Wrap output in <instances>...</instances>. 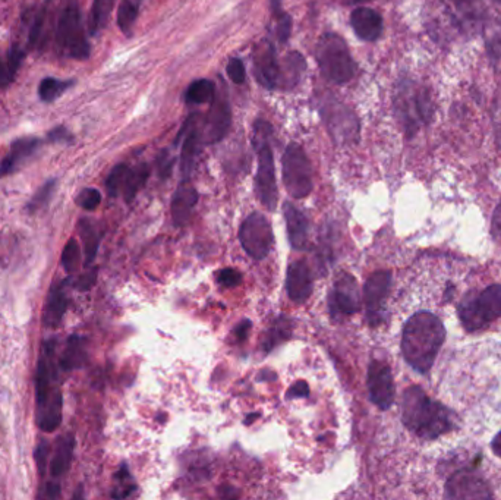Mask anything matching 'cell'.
<instances>
[{
    "label": "cell",
    "instance_id": "obj_1",
    "mask_svg": "<svg viewBox=\"0 0 501 500\" xmlns=\"http://www.w3.org/2000/svg\"><path fill=\"white\" fill-rule=\"evenodd\" d=\"M446 329L440 318L429 311L414 314L402 335V354L415 371L426 374L444 344Z\"/></svg>",
    "mask_w": 501,
    "mask_h": 500
},
{
    "label": "cell",
    "instance_id": "obj_2",
    "mask_svg": "<svg viewBox=\"0 0 501 500\" xmlns=\"http://www.w3.org/2000/svg\"><path fill=\"white\" fill-rule=\"evenodd\" d=\"M402 421L422 440H436L454 428V414L432 401L419 386H411L402 398Z\"/></svg>",
    "mask_w": 501,
    "mask_h": 500
},
{
    "label": "cell",
    "instance_id": "obj_3",
    "mask_svg": "<svg viewBox=\"0 0 501 500\" xmlns=\"http://www.w3.org/2000/svg\"><path fill=\"white\" fill-rule=\"evenodd\" d=\"M459 317L468 332H476L501 317V285H491L483 292H470L461 301Z\"/></svg>",
    "mask_w": 501,
    "mask_h": 500
},
{
    "label": "cell",
    "instance_id": "obj_4",
    "mask_svg": "<svg viewBox=\"0 0 501 500\" xmlns=\"http://www.w3.org/2000/svg\"><path fill=\"white\" fill-rule=\"evenodd\" d=\"M316 60L323 75L336 84H345L355 75V63L343 38L326 34L316 49Z\"/></svg>",
    "mask_w": 501,
    "mask_h": 500
},
{
    "label": "cell",
    "instance_id": "obj_5",
    "mask_svg": "<svg viewBox=\"0 0 501 500\" xmlns=\"http://www.w3.org/2000/svg\"><path fill=\"white\" fill-rule=\"evenodd\" d=\"M57 44L66 56L78 60H85L89 58V43L87 40L81 11L75 4L67 5L57 26Z\"/></svg>",
    "mask_w": 501,
    "mask_h": 500
},
{
    "label": "cell",
    "instance_id": "obj_6",
    "mask_svg": "<svg viewBox=\"0 0 501 500\" xmlns=\"http://www.w3.org/2000/svg\"><path fill=\"white\" fill-rule=\"evenodd\" d=\"M283 182L293 198H305L312 191L311 163L302 147L290 144L283 154Z\"/></svg>",
    "mask_w": 501,
    "mask_h": 500
},
{
    "label": "cell",
    "instance_id": "obj_7",
    "mask_svg": "<svg viewBox=\"0 0 501 500\" xmlns=\"http://www.w3.org/2000/svg\"><path fill=\"white\" fill-rule=\"evenodd\" d=\"M396 107L407 132H417L422 122L432 118V102L425 89H414L411 85H403L397 94Z\"/></svg>",
    "mask_w": 501,
    "mask_h": 500
},
{
    "label": "cell",
    "instance_id": "obj_8",
    "mask_svg": "<svg viewBox=\"0 0 501 500\" xmlns=\"http://www.w3.org/2000/svg\"><path fill=\"white\" fill-rule=\"evenodd\" d=\"M239 241L249 257L255 260L265 259L275 242V235L267 217L257 212L249 214L241 226Z\"/></svg>",
    "mask_w": 501,
    "mask_h": 500
},
{
    "label": "cell",
    "instance_id": "obj_9",
    "mask_svg": "<svg viewBox=\"0 0 501 500\" xmlns=\"http://www.w3.org/2000/svg\"><path fill=\"white\" fill-rule=\"evenodd\" d=\"M255 190H257L258 200L263 206L270 212L275 210L277 204L276 170H275V161H272L271 148L267 144H264L260 148Z\"/></svg>",
    "mask_w": 501,
    "mask_h": 500
},
{
    "label": "cell",
    "instance_id": "obj_10",
    "mask_svg": "<svg viewBox=\"0 0 501 500\" xmlns=\"http://www.w3.org/2000/svg\"><path fill=\"white\" fill-rule=\"evenodd\" d=\"M370 399L380 409H389L395 402V383L390 367L382 361H371L368 369Z\"/></svg>",
    "mask_w": 501,
    "mask_h": 500
},
{
    "label": "cell",
    "instance_id": "obj_11",
    "mask_svg": "<svg viewBox=\"0 0 501 500\" xmlns=\"http://www.w3.org/2000/svg\"><path fill=\"white\" fill-rule=\"evenodd\" d=\"M446 496L448 499H491L492 493L480 475L470 469L454 472L447 484Z\"/></svg>",
    "mask_w": 501,
    "mask_h": 500
},
{
    "label": "cell",
    "instance_id": "obj_12",
    "mask_svg": "<svg viewBox=\"0 0 501 500\" xmlns=\"http://www.w3.org/2000/svg\"><path fill=\"white\" fill-rule=\"evenodd\" d=\"M392 283V273L387 270H380L373 273L363 286V301H365L368 320L377 325L381 320V312L384 308V301L389 295Z\"/></svg>",
    "mask_w": 501,
    "mask_h": 500
},
{
    "label": "cell",
    "instance_id": "obj_13",
    "mask_svg": "<svg viewBox=\"0 0 501 500\" xmlns=\"http://www.w3.org/2000/svg\"><path fill=\"white\" fill-rule=\"evenodd\" d=\"M330 308L334 314L352 315L359 310L358 283L352 275H341L331 290Z\"/></svg>",
    "mask_w": 501,
    "mask_h": 500
},
{
    "label": "cell",
    "instance_id": "obj_14",
    "mask_svg": "<svg viewBox=\"0 0 501 500\" xmlns=\"http://www.w3.org/2000/svg\"><path fill=\"white\" fill-rule=\"evenodd\" d=\"M231 126V106L226 97H219L213 102L211 109L204 124L202 138L206 143H217L224 138Z\"/></svg>",
    "mask_w": 501,
    "mask_h": 500
},
{
    "label": "cell",
    "instance_id": "obj_15",
    "mask_svg": "<svg viewBox=\"0 0 501 500\" xmlns=\"http://www.w3.org/2000/svg\"><path fill=\"white\" fill-rule=\"evenodd\" d=\"M327 121V126L333 136L340 140H355L359 132L358 119L353 115V112L346 106L341 104H330L324 113Z\"/></svg>",
    "mask_w": 501,
    "mask_h": 500
},
{
    "label": "cell",
    "instance_id": "obj_16",
    "mask_svg": "<svg viewBox=\"0 0 501 500\" xmlns=\"http://www.w3.org/2000/svg\"><path fill=\"white\" fill-rule=\"evenodd\" d=\"M254 71L258 82L267 88H275L280 81V66L276 52L268 41H263L254 53Z\"/></svg>",
    "mask_w": 501,
    "mask_h": 500
},
{
    "label": "cell",
    "instance_id": "obj_17",
    "mask_svg": "<svg viewBox=\"0 0 501 500\" xmlns=\"http://www.w3.org/2000/svg\"><path fill=\"white\" fill-rule=\"evenodd\" d=\"M40 144L41 140L34 138V136H26V138L13 141L8 154L0 162V179L18 170L37 151Z\"/></svg>",
    "mask_w": 501,
    "mask_h": 500
},
{
    "label": "cell",
    "instance_id": "obj_18",
    "mask_svg": "<svg viewBox=\"0 0 501 500\" xmlns=\"http://www.w3.org/2000/svg\"><path fill=\"white\" fill-rule=\"evenodd\" d=\"M286 289L289 298L294 303H304L309 298L312 292V278L307 261H294L287 268Z\"/></svg>",
    "mask_w": 501,
    "mask_h": 500
},
{
    "label": "cell",
    "instance_id": "obj_19",
    "mask_svg": "<svg viewBox=\"0 0 501 500\" xmlns=\"http://www.w3.org/2000/svg\"><path fill=\"white\" fill-rule=\"evenodd\" d=\"M351 24L359 38L365 41L377 40L382 33V18L370 8H358L351 15Z\"/></svg>",
    "mask_w": 501,
    "mask_h": 500
},
{
    "label": "cell",
    "instance_id": "obj_20",
    "mask_svg": "<svg viewBox=\"0 0 501 500\" xmlns=\"http://www.w3.org/2000/svg\"><path fill=\"white\" fill-rule=\"evenodd\" d=\"M198 201V192L187 182L182 184L172 200V217L176 226H185L192 214V210Z\"/></svg>",
    "mask_w": 501,
    "mask_h": 500
},
{
    "label": "cell",
    "instance_id": "obj_21",
    "mask_svg": "<svg viewBox=\"0 0 501 500\" xmlns=\"http://www.w3.org/2000/svg\"><path fill=\"white\" fill-rule=\"evenodd\" d=\"M285 217H286V226H287V237L292 246L296 249L307 248L308 232H309V224L307 217L289 202L285 206Z\"/></svg>",
    "mask_w": 501,
    "mask_h": 500
},
{
    "label": "cell",
    "instance_id": "obj_22",
    "mask_svg": "<svg viewBox=\"0 0 501 500\" xmlns=\"http://www.w3.org/2000/svg\"><path fill=\"white\" fill-rule=\"evenodd\" d=\"M197 121L195 118H189V121L185 124L184 129H182V135H185V143L182 147V162H180V169L184 173L185 180L189 178L192 168H194V161L195 156L198 153V146H199V132L195 126Z\"/></svg>",
    "mask_w": 501,
    "mask_h": 500
},
{
    "label": "cell",
    "instance_id": "obj_23",
    "mask_svg": "<svg viewBox=\"0 0 501 500\" xmlns=\"http://www.w3.org/2000/svg\"><path fill=\"white\" fill-rule=\"evenodd\" d=\"M38 425L43 431H55L62 423V395L55 389L50 398L37 408Z\"/></svg>",
    "mask_w": 501,
    "mask_h": 500
},
{
    "label": "cell",
    "instance_id": "obj_24",
    "mask_svg": "<svg viewBox=\"0 0 501 500\" xmlns=\"http://www.w3.org/2000/svg\"><path fill=\"white\" fill-rule=\"evenodd\" d=\"M483 33L490 58L494 62L501 60V16L491 15L483 21Z\"/></svg>",
    "mask_w": 501,
    "mask_h": 500
},
{
    "label": "cell",
    "instance_id": "obj_25",
    "mask_svg": "<svg viewBox=\"0 0 501 500\" xmlns=\"http://www.w3.org/2000/svg\"><path fill=\"white\" fill-rule=\"evenodd\" d=\"M75 447V439L72 435H66L59 439L55 457L50 464V472L53 477H62L71 467L72 453Z\"/></svg>",
    "mask_w": 501,
    "mask_h": 500
},
{
    "label": "cell",
    "instance_id": "obj_26",
    "mask_svg": "<svg viewBox=\"0 0 501 500\" xmlns=\"http://www.w3.org/2000/svg\"><path fill=\"white\" fill-rule=\"evenodd\" d=\"M454 11L463 27H475L484 21L485 9L481 0H454Z\"/></svg>",
    "mask_w": 501,
    "mask_h": 500
},
{
    "label": "cell",
    "instance_id": "obj_27",
    "mask_svg": "<svg viewBox=\"0 0 501 500\" xmlns=\"http://www.w3.org/2000/svg\"><path fill=\"white\" fill-rule=\"evenodd\" d=\"M66 307H67V301L62 286L53 288L49 295L48 305L44 308V325L49 327L57 326L66 311Z\"/></svg>",
    "mask_w": 501,
    "mask_h": 500
},
{
    "label": "cell",
    "instance_id": "obj_28",
    "mask_svg": "<svg viewBox=\"0 0 501 500\" xmlns=\"http://www.w3.org/2000/svg\"><path fill=\"white\" fill-rule=\"evenodd\" d=\"M55 388H52V376H50V369L48 357H41L37 366V373H35V402L37 408L41 406L45 401L50 398L53 393Z\"/></svg>",
    "mask_w": 501,
    "mask_h": 500
},
{
    "label": "cell",
    "instance_id": "obj_29",
    "mask_svg": "<svg viewBox=\"0 0 501 500\" xmlns=\"http://www.w3.org/2000/svg\"><path fill=\"white\" fill-rule=\"evenodd\" d=\"M75 81L72 80H57L53 77H45L38 84V97L44 103H52L57 100L66 89H70Z\"/></svg>",
    "mask_w": 501,
    "mask_h": 500
},
{
    "label": "cell",
    "instance_id": "obj_30",
    "mask_svg": "<svg viewBox=\"0 0 501 500\" xmlns=\"http://www.w3.org/2000/svg\"><path fill=\"white\" fill-rule=\"evenodd\" d=\"M113 5L115 0H94L88 18V31L91 36H97L107 26Z\"/></svg>",
    "mask_w": 501,
    "mask_h": 500
},
{
    "label": "cell",
    "instance_id": "obj_31",
    "mask_svg": "<svg viewBox=\"0 0 501 500\" xmlns=\"http://www.w3.org/2000/svg\"><path fill=\"white\" fill-rule=\"evenodd\" d=\"M292 322L289 320L287 317L282 315L279 317L277 320L272 323L271 329L267 332L265 335V339H264V342H263V348L264 351H271L272 348H276L277 345L283 344L285 340H287L292 335Z\"/></svg>",
    "mask_w": 501,
    "mask_h": 500
},
{
    "label": "cell",
    "instance_id": "obj_32",
    "mask_svg": "<svg viewBox=\"0 0 501 500\" xmlns=\"http://www.w3.org/2000/svg\"><path fill=\"white\" fill-rule=\"evenodd\" d=\"M85 349L82 347V339L78 336H71L67 340V348L60 359V366L63 370L70 371L74 369H79L85 361Z\"/></svg>",
    "mask_w": 501,
    "mask_h": 500
},
{
    "label": "cell",
    "instance_id": "obj_33",
    "mask_svg": "<svg viewBox=\"0 0 501 500\" xmlns=\"http://www.w3.org/2000/svg\"><path fill=\"white\" fill-rule=\"evenodd\" d=\"M148 176H150V168L147 165H140V166L133 168L132 170L129 169L123 190H122L126 202H131L135 198L136 192H138L145 185Z\"/></svg>",
    "mask_w": 501,
    "mask_h": 500
},
{
    "label": "cell",
    "instance_id": "obj_34",
    "mask_svg": "<svg viewBox=\"0 0 501 500\" xmlns=\"http://www.w3.org/2000/svg\"><path fill=\"white\" fill-rule=\"evenodd\" d=\"M79 227H81V238L84 241L85 266H89L96 259L97 249H99V245H100V238L96 234L93 224H91L89 222L81 220L79 222Z\"/></svg>",
    "mask_w": 501,
    "mask_h": 500
},
{
    "label": "cell",
    "instance_id": "obj_35",
    "mask_svg": "<svg viewBox=\"0 0 501 500\" xmlns=\"http://www.w3.org/2000/svg\"><path fill=\"white\" fill-rule=\"evenodd\" d=\"M214 84L209 80H198L194 81L188 91H187V100L188 103L194 104H204L209 103L214 99Z\"/></svg>",
    "mask_w": 501,
    "mask_h": 500
},
{
    "label": "cell",
    "instance_id": "obj_36",
    "mask_svg": "<svg viewBox=\"0 0 501 500\" xmlns=\"http://www.w3.org/2000/svg\"><path fill=\"white\" fill-rule=\"evenodd\" d=\"M136 16H138V5L132 0H123L118 11V24L122 33L131 36Z\"/></svg>",
    "mask_w": 501,
    "mask_h": 500
},
{
    "label": "cell",
    "instance_id": "obj_37",
    "mask_svg": "<svg viewBox=\"0 0 501 500\" xmlns=\"http://www.w3.org/2000/svg\"><path fill=\"white\" fill-rule=\"evenodd\" d=\"M128 172L129 168L126 165H118L111 169L110 175L106 179V190L110 197H116L119 191L123 190Z\"/></svg>",
    "mask_w": 501,
    "mask_h": 500
},
{
    "label": "cell",
    "instance_id": "obj_38",
    "mask_svg": "<svg viewBox=\"0 0 501 500\" xmlns=\"http://www.w3.org/2000/svg\"><path fill=\"white\" fill-rule=\"evenodd\" d=\"M81 261V248L77 239H70L62 253V264L67 273H74Z\"/></svg>",
    "mask_w": 501,
    "mask_h": 500
},
{
    "label": "cell",
    "instance_id": "obj_39",
    "mask_svg": "<svg viewBox=\"0 0 501 500\" xmlns=\"http://www.w3.org/2000/svg\"><path fill=\"white\" fill-rule=\"evenodd\" d=\"M55 188H56V180L55 179H50V180L45 182V184L37 191V194L30 201L28 210L30 212H37L38 209L44 207L45 204L49 202V200L52 198V195L55 192Z\"/></svg>",
    "mask_w": 501,
    "mask_h": 500
},
{
    "label": "cell",
    "instance_id": "obj_40",
    "mask_svg": "<svg viewBox=\"0 0 501 500\" xmlns=\"http://www.w3.org/2000/svg\"><path fill=\"white\" fill-rule=\"evenodd\" d=\"M101 194L96 188H85L77 197V204L84 210H94L100 206Z\"/></svg>",
    "mask_w": 501,
    "mask_h": 500
},
{
    "label": "cell",
    "instance_id": "obj_41",
    "mask_svg": "<svg viewBox=\"0 0 501 500\" xmlns=\"http://www.w3.org/2000/svg\"><path fill=\"white\" fill-rule=\"evenodd\" d=\"M26 58V52L16 48V45H13V48L9 50L8 53V62H6V67H8V74H9V78L11 81L13 80V77L16 75V72L19 71V67L22 65V60H24Z\"/></svg>",
    "mask_w": 501,
    "mask_h": 500
},
{
    "label": "cell",
    "instance_id": "obj_42",
    "mask_svg": "<svg viewBox=\"0 0 501 500\" xmlns=\"http://www.w3.org/2000/svg\"><path fill=\"white\" fill-rule=\"evenodd\" d=\"M275 16L277 21V37L280 41H286L292 31V18L282 11H276Z\"/></svg>",
    "mask_w": 501,
    "mask_h": 500
},
{
    "label": "cell",
    "instance_id": "obj_43",
    "mask_svg": "<svg viewBox=\"0 0 501 500\" xmlns=\"http://www.w3.org/2000/svg\"><path fill=\"white\" fill-rule=\"evenodd\" d=\"M217 282L226 288H235L242 282V276L233 268H223L217 273Z\"/></svg>",
    "mask_w": 501,
    "mask_h": 500
},
{
    "label": "cell",
    "instance_id": "obj_44",
    "mask_svg": "<svg viewBox=\"0 0 501 500\" xmlns=\"http://www.w3.org/2000/svg\"><path fill=\"white\" fill-rule=\"evenodd\" d=\"M44 19H45V9H41L37 16L34 18L33 26L30 28V36H28V48L33 49L35 48L37 41L41 37V31H43V26H44Z\"/></svg>",
    "mask_w": 501,
    "mask_h": 500
},
{
    "label": "cell",
    "instance_id": "obj_45",
    "mask_svg": "<svg viewBox=\"0 0 501 500\" xmlns=\"http://www.w3.org/2000/svg\"><path fill=\"white\" fill-rule=\"evenodd\" d=\"M227 75L235 82V84H242L245 81V66L241 59H232L227 65Z\"/></svg>",
    "mask_w": 501,
    "mask_h": 500
},
{
    "label": "cell",
    "instance_id": "obj_46",
    "mask_svg": "<svg viewBox=\"0 0 501 500\" xmlns=\"http://www.w3.org/2000/svg\"><path fill=\"white\" fill-rule=\"evenodd\" d=\"M309 393V386L305 381H298L286 392V399H296V398H307Z\"/></svg>",
    "mask_w": 501,
    "mask_h": 500
},
{
    "label": "cell",
    "instance_id": "obj_47",
    "mask_svg": "<svg viewBox=\"0 0 501 500\" xmlns=\"http://www.w3.org/2000/svg\"><path fill=\"white\" fill-rule=\"evenodd\" d=\"M48 138L49 141L52 143H70L72 141V135L70 134V131H67L66 128L63 126H57V128H53L49 135H48Z\"/></svg>",
    "mask_w": 501,
    "mask_h": 500
},
{
    "label": "cell",
    "instance_id": "obj_48",
    "mask_svg": "<svg viewBox=\"0 0 501 500\" xmlns=\"http://www.w3.org/2000/svg\"><path fill=\"white\" fill-rule=\"evenodd\" d=\"M491 235L497 242L501 244V202L497 206L491 219Z\"/></svg>",
    "mask_w": 501,
    "mask_h": 500
},
{
    "label": "cell",
    "instance_id": "obj_49",
    "mask_svg": "<svg viewBox=\"0 0 501 500\" xmlns=\"http://www.w3.org/2000/svg\"><path fill=\"white\" fill-rule=\"evenodd\" d=\"M48 453H49V446L45 445V443L38 445V447L35 449L34 458H35V462H37L40 474H43L44 469H45V464H48Z\"/></svg>",
    "mask_w": 501,
    "mask_h": 500
},
{
    "label": "cell",
    "instance_id": "obj_50",
    "mask_svg": "<svg viewBox=\"0 0 501 500\" xmlns=\"http://www.w3.org/2000/svg\"><path fill=\"white\" fill-rule=\"evenodd\" d=\"M157 165H158V172H160V176H162L163 179L167 178V176H170L172 166H173V161L166 154V151H163V153L160 154V157H158Z\"/></svg>",
    "mask_w": 501,
    "mask_h": 500
},
{
    "label": "cell",
    "instance_id": "obj_51",
    "mask_svg": "<svg viewBox=\"0 0 501 500\" xmlns=\"http://www.w3.org/2000/svg\"><path fill=\"white\" fill-rule=\"evenodd\" d=\"M494 126L498 136V141L501 143V96L497 97L494 106Z\"/></svg>",
    "mask_w": 501,
    "mask_h": 500
},
{
    "label": "cell",
    "instance_id": "obj_52",
    "mask_svg": "<svg viewBox=\"0 0 501 500\" xmlns=\"http://www.w3.org/2000/svg\"><path fill=\"white\" fill-rule=\"evenodd\" d=\"M96 276H97V270L94 268L93 271H89L88 275H84L79 282H78V288H81L82 290H87L89 289L91 286H93L96 283Z\"/></svg>",
    "mask_w": 501,
    "mask_h": 500
},
{
    "label": "cell",
    "instance_id": "obj_53",
    "mask_svg": "<svg viewBox=\"0 0 501 500\" xmlns=\"http://www.w3.org/2000/svg\"><path fill=\"white\" fill-rule=\"evenodd\" d=\"M249 329H250V322H248V320H243V322L235 329V335H236V337L239 339V342H242V340L246 339Z\"/></svg>",
    "mask_w": 501,
    "mask_h": 500
},
{
    "label": "cell",
    "instance_id": "obj_54",
    "mask_svg": "<svg viewBox=\"0 0 501 500\" xmlns=\"http://www.w3.org/2000/svg\"><path fill=\"white\" fill-rule=\"evenodd\" d=\"M11 82V78H9V74H8V67L6 65L0 60V87H4L6 84Z\"/></svg>",
    "mask_w": 501,
    "mask_h": 500
},
{
    "label": "cell",
    "instance_id": "obj_55",
    "mask_svg": "<svg viewBox=\"0 0 501 500\" xmlns=\"http://www.w3.org/2000/svg\"><path fill=\"white\" fill-rule=\"evenodd\" d=\"M45 494H48V497H50V499H56L60 494V486L50 483L48 486V489H45Z\"/></svg>",
    "mask_w": 501,
    "mask_h": 500
},
{
    "label": "cell",
    "instance_id": "obj_56",
    "mask_svg": "<svg viewBox=\"0 0 501 500\" xmlns=\"http://www.w3.org/2000/svg\"><path fill=\"white\" fill-rule=\"evenodd\" d=\"M491 449L498 458H501V431L494 438V440L491 443Z\"/></svg>",
    "mask_w": 501,
    "mask_h": 500
},
{
    "label": "cell",
    "instance_id": "obj_57",
    "mask_svg": "<svg viewBox=\"0 0 501 500\" xmlns=\"http://www.w3.org/2000/svg\"><path fill=\"white\" fill-rule=\"evenodd\" d=\"M497 2H500V4H501V0H497Z\"/></svg>",
    "mask_w": 501,
    "mask_h": 500
}]
</instances>
